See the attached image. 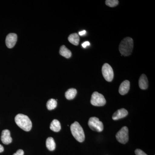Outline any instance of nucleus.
<instances>
[{
    "label": "nucleus",
    "mask_w": 155,
    "mask_h": 155,
    "mask_svg": "<svg viewBox=\"0 0 155 155\" xmlns=\"http://www.w3.org/2000/svg\"><path fill=\"white\" fill-rule=\"evenodd\" d=\"M88 125L91 130L97 132H101L104 129L102 122H101L99 119L97 117H93L90 118Z\"/></svg>",
    "instance_id": "nucleus-5"
},
{
    "label": "nucleus",
    "mask_w": 155,
    "mask_h": 155,
    "mask_svg": "<svg viewBox=\"0 0 155 155\" xmlns=\"http://www.w3.org/2000/svg\"><path fill=\"white\" fill-rule=\"evenodd\" d=\"M50 129L54 132H59L61 130V123L57 119H54L50 125Z\"/></svg>",
    "instance_id": "nucleus-13"
},
{
    "label": "nucleus",
    "mask_w": 155,
    "mask_h": 155,
    "mask_svg": "<svg viewBox=\"0 0 155 155\" xmlns=\"http://www.w3.org/2000/svg\"><path fill=\"white\" fill-rule=\"evenodd\" d=\"M71 132L74 138L79 142H83L85 139V134L82 127L78 122H74L70 126Z\"/></svg>",
    "instance_id": "nucleus-3"
},
{
    "label": "nucleus",
    "mask_w": 155,
    "mask_h": 155,
    "mask_svg": "<svg viewBox=\"0 0 155 155\" xmlns=\"http://www.w3.org/2000/svg\"><path fill=\"white\" fill-rule=\"evenodd\" d=\"M46 145L48 149L50 151H53L55 149L56 143L53 137H49L47 138Z\"/></svg>",
    "instance_id": "nucleus-16"
},
{
    "label": "nucleus",
    "mask_w": 155,
    "mask_h": 155,
    "mask_svg": "<svg viewBox=\"0 0 155 155\" xmlns=\"http://www.w3.org/2000/svg\"><path fill=\"white\" fill-rule=\"evenodd\" d=\"M17 36L15 33H10L7 35L6 38V45L9 48H12L16 45Z\"/></svg>",
    "instance_id": "nucleus-8"
},
{
    "label": "nucleus",
    "mask_w": 155,
    "mask_h": 155,
    "mask_svg": "<svg viewBox=\"0 0 155 155\" xmlns=\"http://www.w3.org/2000/svg\"><path fill=\"white\" fill-rule=\"evenodd\" d=\"M90 45V44L89 42L85 41L82 44V46L84 48H85L87 46H89Z\"/></svg>",
    "instance_id": "nucleus-22"
},
{
    "label": "nucleus",
    "mask_w": 155,
    "mask_h": 155,
    "mask_svg": "<svg viewBox=\"0 0 155 155\" xmlns=\"http://www.w3.org/2000/svg\"><path fill=\"white\" fill-rule=\"evenodd\" d=\"M135 153L136 155H147V154L140 149H137L135 150Z\"/></svg>",
    "instance_id": "nucleus-20"
},
{
    "label": "nucleus",
    "mask_w": 155,
    "mask_h": 155,
    "mask_svg": "<svg viewBox=\"0 0 155 155\" xmlns=\"http://www.w3.org/2000/svg\"><path fill=\"white\" fill-rule=\"evenodd\" d=\"M106 5L110 7H116L119 4V1L118 0H107L105 2Z\"/></svg>",
    "instance_id": "nucleus-19"
},
{
    "label": "nucleus",
    "mask_w": 155,
    "mask_h": 155,
    "mask_svg": "<svg viewBox=\"0 0 155 155\" xmlns=\"http://www.w3.org/2000/svg\"><path fill=\"white\" fill-rule=\"evenodd\" d=\"M15 121L19 127L25 131H30L32 127V122L26 115L18 114L15 117Z\"/></svg>",
    "instance_id": "nucleus-2"
},
{
    "label": "nucleus",
    "mask_w": 155,
    "mask_h": 155,
    "mask_svg": "<svg viewBox=\"0 0 155 155\" xmlns=\"http://www.w3.org/2000/svg\"><path fill=\"white\" fill-rule=\"evenodd\" d=\"M139 86L142 90L147 89L148 87V81L147 76L144 74H142L139 80Z\"/></svg>",
    "instance_id": "nucleus-12"
},
{
    "label": "nucleus",
    "mask_w": 155,
    "mask_h": 155,
    "mask_svg": "<svg viewBox=\"0 0 155 155\" xmlns=\"http://www.w3.org/2000/svg\"><path fill=\"white\" fill-rule=\"evenodd\" d=\"M91 103L93 106L102 107L106 104V100L103 95L95 91L92 95Z\"/></svg>",
    "instance_id": "nucleus-4"
},
{
    "label": "nucleus",
    "mask_w": 155,
    "mask_h": 155,
    "mask_svg": "<svg viewBox=\"0 0 155 155\" xmlns=\"http://www.w3.org/2000/svg\"><path fill=\"white\" fill-rule=\"evenodd\" d=\"M116 138L120 143L125 144L129 139L128 129L126 126H124L121 128L118 133L116 134Z\"/></svg>",
    "instance_id": "nucleus-6"
},
{
    "label": "nucleus",
    "mask_w": 155,
    "mask_h": 155,
    "mask_svg": "<svg viewBox=\"0 0 155 155\" xmlns=\"http://www.w3.org/2000/svg\"><path fill=\"white\" fill-rule=\"evenodd\" d=\"M127 115L128 112L127 110L124 108H122L116 111L112 116V118L114 120H117L126 117Z\"/></svg>",
    "instance_id": "nucleus-11"
},
{
    "label": "nucleus",
    "mask_w": 155,
    "mask_h": 155,
    "mask_svg": "<svg viewBox=\"0 0 155 155\" xmlns=\"http://www.w3.org/2000/svg\"><path fill=\"white\" fill-rule=\"evenodd\" d=\"M68 40L72 44L77 46L79 44V36L77 33L72 34L68 37Z\"/></svg>",
    "instance_id": "nucleus-15"
},
{
    "label": "nucleus",
    "mask_w": 155,
    "mask_h": 155,
    "mask_svg": "<svg viewBox=\"0 0 155 155\" xmlns=\"http://www.w3.org/2000/svg\"><path fill=\"white\" fill-rule=\"evenodd\" d=\"M86 31L85 30H83L82 31H80L79 32V35H81V36H82V35H84L86 33Z\"/></svg>",
    "instance_id": "nucleus-23"
},
{
    "label": "nucleus",
    "mask_w": 155,
    "mask_h": 155,
    "mask_svg": "<svg viewBox=\"0 0 155 155\" xmlns=\"http://www.w3.org/2000/svg\"><path fill=\"white\" fill-rule=\"evenodd\" d=\"M133 49V40L131 38L123 39L119 46V50L121 56H128L132 53Z\"/></svg>",
    "instance_id": "nucleus-1"
},
{
    "label": "nucleus",
    "mask_w": 155,
    "mask_h": 155,
    "mask_svg": "<svg viewBox=\"0 0 155 155\" xmlns=\"http://www.w3.org/2000/svg\"><path fill=\"white\" fill-rule=\"evenodd\" d=\"M57 106V101L54 99H51L47 103V107L49 110H54Z\"/></svg>",
    "instance_id": "nucleus-18"
},
{
    "label": "nucleus",
    "mask_w": 155,
    "mask_h": 155,
    "mask_svg": "<svg viewBox=\"0 0 155 155\" xmlns=\"http://www.w3.org/2000/svg\"><path fill=\"white\" fill-rule=\"evenodd\" d=\"M130 89V82L129 81L125 80L120 84L119 91L120 94L122 95L126 94Z\"/></svg>",
    "instance_id": "nucleus-10"
},
{
    "label": "nucleus",
    "mask_w": 155,
    "mask_h": 155,
    "mask_svg": "<svg viewBox=\"0 0 155 155\" xmlns=\"http://www.w3.org/2000/svg\"><path fill=\"white\" fill-rule=\"evenodd\" d=\"M4 150V147L2 145L0 144V153L3 152Z\"/></svg>",
    "instance_id": "nucleus-24"
},
{
    "label": "nucleus",
    "mask_w": 155,
    "mask_h": 155,
    "mask_svg": "<svg viewBox=\"0 0 155 155\" xmlns=\"http://www.w3.org/2000/svg\"><path fill=\"white\" fill-rule=\"evenodd\" d=\"M60 54L61 56L66 58H70L72 56L71 51L68 49L65 45H62L61 47L60 50Z\"/></svg>",
    "instance_id": "nucleus-14"
},
{
    "label": "nucleus",
    "mask_w": 155,
    "mask_h": 155,
    "mask_svg": "<svg viewBox=\"0 0 155 155\" xmlns=\"http://www.w3.org/2000/svg\"><path fill=\"white\" fill-rule=\"evenodd\" d=\"M77 93V90L75 89L70 88L65 93V97L67 99L72 100L75 97Z\"/></svg>",
    "instance_id": "nucleus-17"
},
{
    "label": "nucleus",
    "mask_w": 155,
    "mask_h": 155,
    "mask_svg": "<svg viewBox=\"0 0 155 155\" xmlns=\"http://www.w3.org/2000/svg\"><path fill=\"white\" fill-rule=\"evenodd\" d=\"M102 72L104 78L107 81L110 82L114 79V72L112 67L108 64L103 65Z\"/></svg>",
    "instance_id": "nucleus-7"
},
{
    "label": "nucleus",
    "mask_w": 155,
    "mask_h": 155,
    "mask_svg": "<svg viewBox=\"0 0 155 155\" xmlns=\"http://www.w3.org/2000/svg\"><path fill=\"white\" fill-rule=\"evenodd\" d=\"M1 140L5 144H9L12 141L10 130L5 129L3 130L1 136Z\"/></svg>",
    "instance_id": "nucleus-9"
},
{
    "label": "nucleus",
    "mask_w": 155,
    "mask_h": 155,
    "mask_svg": "<svg viewBox=\"0 0 155 155\" xmlns=\"http://www.w3.org/2000/svg\"><path fill=\"white\" fill-rule=\"evenodd\" d=\"M24 153L23 150L19 149L18 150L17 152L14 153L13 155H24Z\"/></svg>",
    "instance_id": "nucleus-21"
}]
</instances>
